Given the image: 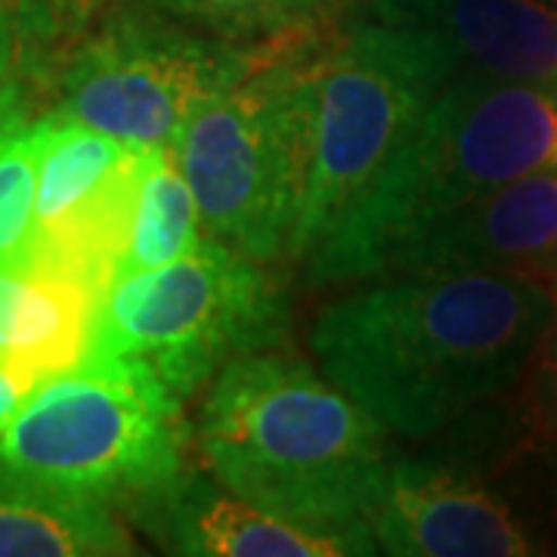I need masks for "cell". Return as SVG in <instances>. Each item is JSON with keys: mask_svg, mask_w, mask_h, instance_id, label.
<instances>
[{"mask_svg": "<svg viewBox=\"0 0 557 557\" xmlns=\"http://www.w3.org/2000/svg\"><path fill=\"white\" fill-rule=\"evenodd\" d=\"M555 317L552 282L530 273H387L319 310L310 354L394 437L418 443L520 391Z\"/></svg>", "mask_w": 557, "mask_h": 557, "instance_id": "obj_1", "label": "cell"}, {"mask_svg": "<svg viewBox=\"0 0 557 557\" xmlns=\"http://www.w3.org/2000/svg\"><path fill=\"white\" fill-rule=\"evenodd\" d=\"M391 437L319 366L282 350L233 359L199 412L201 458L220 483L317 527L369 523L397 456Z\"/></svg>", "mask_w": 557, "mask_h": 557, "instance_id": "obj_2", "label": "cell"}, {"mask_svg": "<svg viewBox=\"0 0 557 557\" xmlns=\"http://www.w3.org/2000/svg\"><path fill=\"white\" fill-rule=\"evenodd\" d=\"M542 168H557V78L458 72L372 189L304 260L313 285L381 276L431 220Z\"/></svg>", "mask_w": 557, "mask_h": 557, "instance_id": "obj_3", "label": "cell"}, {"mask_svg": "<svg viewBox=\"0 0 557 557\" xmlns=\"http://www.w3.org/2000/svg\"><path fill=\"white\" fill-rule=\"evenodd\" d=\"M381 555L555 557L557 434L520 391L397 453L369 518Z\"/></svg>", "mask_w": 557, "mask_h": 557, "instance_id": "obj_4", "label": "cell"}, {"mask_svg": "<svg viewBox=\"0 0 557 557\" xmlns=\"http://www.w3.org/2000/svg\"><path fill=\"white\" fill-rule=\"evenodd\" d=\"M458 72L461 62L440 38L375 20L319 40L292 260L317 255Z\"/></svg>", "mask_w": 557, "mask_h": 557, "instance_id": "obj_5", "label": "cell"}, {"mask_svg": "<svg viewBox=\"0 0 557 557\" xmlns=\"http://www.w3.org/2000/svg\"><path fill=\"white\" fill-rule=\"evenodd\" d=\"M183 399L139 359L84 357L28 391L0 431V465L131 511L186 471Z\"/></svg>", "mask_w": 557, "mask_h": 557, "instance_id": "obj_6", "label": "cell"}, {"mask_svg": "<svg viewBox=\"0 0 557 557\" xmlns=\"http://www.w3.org/2000/svg\"><path fill=\"white\" fill-rule=\"evenodd\" d=\"M329 32L276 44L171 146L205 233L263 263L292 260L304 186L307 81Z\"/></svg>", "mask_w": 557, "mask_h": 557, "instance_id": "obj_7", "label": "cell"}, {"mask_svg": "<svg viewBox=\"0 0 557 557\" xmlns=\"http://www.w3.org/2000/svg\"><path fill=\"white\" fill-rule=\"evenodd\" d=\"M288 325L285 278L205 233L189 255L109 285L87 357L139 359L168 391L189 399L233 359L276 350Z\"/></svg>", "mask_w": 557, "mask_h": 557, "instance_id": "obj_8", "label": "cell"}, {"mask_svg": "<svg viewBox=\"0 0 557 557\" xmlns=\"http://www.w3.org/2000/svg\"><path fill=\"white\" fill-rule=\"evenodd\" d=\"M282 44V40H278ZM276 44L199 32L146 0H115L57 62L53 109L137 146H174L208 102Z\"/></svg>", "mask_w": 557, "mask_h": 557, "instance_id": "obj_9", "label": "cell"}, {"mask_svg": "<svg viewBox=\"0 0 557 557\" xmlns=\"http://www.w3.org/2000/svg\"><path fill=\"white\" fill-rule=\"evenodd\" d=\"M161 552L186 557L381 555L369 523L317 527L273 515L233 493L211 471H183L127 511Z\"/></svg>", "mask_w": 557, "mask_h": 557, "instance_id": "obj_10", "label": "cell"}, {"mask_svg": "<svg viewBox=\"0 0 557 557\" xmlns=\"http://www.w3.org/2000/svg\"><path fill=\"white\" fill-rule=\"evenodd\" d=\"M557 270V168L511 180L416 230L384 273H530Z\"/></svg>", "mask_w": 557, "mask_h": 557, "instance_id": "obj_11", "label": "cell"}, {"mask_svg": "<svg viewBox=\"0 0 557 557\" xmlns=\"http://www.w3.org/2000/svg\"><path fill=\"white\" fill-rule=\"evenodd\" d=\"M369 16L428 32L493 78H557V0H366Z\"/></svg>", "mask_w": 557, "mask_h": 557, "instance_id": "obj_12", "label": "cell"}, {"mask_svg": "<svg viewBox=\"0 0 557 557\" xmlns=\"http://www.w3.org/2000/svg\"><path fill=\"white\" fill-rule=\"evenodd\" d=\"M100 295L35 251L0 260V369L32 391L87 357Z\"/></svg>", "mask_w": 557, "mask_h": 557, "instance_id": "obj_13", "label": "cell"}, {"mask_svg": "<svg viewBox=\"0 0 557 557\" xmlns=\"http://www.w3.org/2000/svg\"><path fill=\"white\" fill-rule=\"evenodd\" d=\"M137 542L112 505L0 465V557H121Z\"/></svg>", "mask_w": 557, "mask_h": 557, "instance_id": "obj_14", "label": "cell"}, {"mask_svg": "<svg viewBox=\"0 0 557 557\" xmlns=\"http://www.w3.org/2000/svg\"><path fill=\"white\" fill-rule=\"evenodd\" d=\"M38 127V211L35 230H50L78 214L115 180L137 143L102 134L60 109L35 119Z\"/></svg>", "mask_w": 557, "mask_h": 557, "instance_id": "obj_15", "label": "cell"}, {"mask_svg": "<svg viewBox=\"0 0 557 557\" xmlns=\"http://www.w3.org/2000/svg\"><path fill=\"white\" fill-rule=\"evenodd\" d=\"M205 239L199 205L186 177L180 174L174 149L152 146L139 183L137 211L119 276L152 270L189 255Z\"/></svg>", "mask_w": 557, "mask_h": 557, "instance_id": "obj_16", "label": "cell"}, {"mask_svg": "<svg viewBox=\"0 0 557 557\" xmlns=\"http://www.w3.org/2000/svg\"><path fill=\"white\" fill-rule=\"evenodd\" d=\"M199 32L236 44H278L335 28L357 0H146Z\"/></svg>", "mask_w": 557, "mask_h": 557, "instance_id": "obj_17", "label": "cell"}, {"mask_svg": "<svg viewBox=\"0 0 557 557\" xmlns=\"http://www.w3.org/2000/svg\"><path fill=\"white\" fill-rule=\"evenodd\" d=\"M22 112L0 127V260L20 258L38 211V127Z\"/></svg>", "mask_w": 557, "mask_h": 557, "instance_id": "obj_18", "label": "cell"}, {"mask_svg": "<svg viewBox=\"0 0 557 557\" xmlns=\"http://www.w3.org/2000/svg\"><path fill=\"white\" fill-rule=\"evenodd\" d=\"M0 35L16 40L47 84H53L57 62L69 47L62 0H0Z\"/></svg>", "mask_w": 557, "mask_h": 557, "instance_id": "obj_19", "label": "cell"}, {"mask_svg": "<svg viewBox=\"0 0 557 557\" xmlns=\"http://www.w3.org/2000/svg\"><path fill=\"white\" fill-rule=\"evenodd\" d=\"M520 394L539 424L557 434V317L539 347L527 379L520 384Z\"/></svg>", "mask_w": 557, "mask_h": 557, "instance_id": "obj_20", "label": "cell"}, {"mask_svg": "<svg viewBox=\"0 0 557 557\" xmlns=\"http://www.w3.org/2000/svg\"><path fill=\"white\" fill-rule=\"evenodd\" d=\"M10 87H28L32 94H50L47 78L40 75V69L28 60V53L20 44L7 35H0V90Z\"/></svg>", "mask_w": 557, "mask_h": 557, "instance_id": "obj_21", "label": "cell"}, {"mask_svg": "<svg viewBox=\"0 0 557 557\" xmlns=\"http://www.w3.org/2000/svg\"><path fill=\"white\" fill-rule=\"evenodd\" d=\"M115 0H62V22H65V40L69 47L100 20L102 13L112 7ZM65 47V50H69Z\"/></svg>", "mask_w": 557, "mask_h": 557, "instance_id": "obj_22", "label": "cell"}, {"mask_svg": "<svg viewBox=\"0 0 557 557\" xmlns=\"http://www.w3.org/2000/svg\"><path fill=\"white\" fill-rule=\"evenodd\" d=\"M25 397H28V387L16 375H10L7 369H0V431L10 424V418L16 416Z\"/></svg>", "mask_w": 557, "mask_h": 557, "instance_id": "obj_23", "label": "cell"}, {"mask_svg": "<svg viewBox=\"0 0 557 557\" xmlns=\"http://www.w3.org/2000/svg\"><path fill=\"white\" fill-rule=\"evenodd\" d=\"M35 100H38V94H32L28 87L0 90V127L10 119L22 115V112H35Z\"/></svg>", "mask_w": 557, "mask_h": 557, "instance_id": "obj_24", "label": "cell"}, {"mask_svg": "<svg viewBox=\"0 0 557 557\" xmlns=\"http://www.w3.org/2000/svg\"><path fill=\"white\" fill-rule=\"evenodd\" d=\"M552 288H555V295H557V270L552 273Z\"/></svg>", "mask_w": 557, "mask_h": 557, "instance_id": "obj_25", "label": "cell"}]
</instances>
